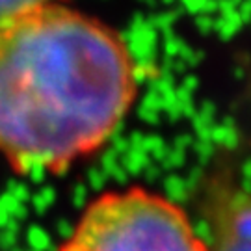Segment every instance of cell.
Returning a JSON list of instances; mask_svg holds the SVG:
<instances>
[{"mask_svg":"<svg viewBox=\"0 0 251 251\" xmlns=\"http://www.w3.org/2000/svg\"><path fill=\"white\" fill-rule=\"evenodd\" d=\"M138 95L116 30L60 2L0 23V156L19 175H62L100 151Z\"/></svg>","mask_w":251,"mask_h":251,"instance_id":"obj_1","label":"cell"},{"mask_svg":"<svg viewBox=\"0 0 251 251\" xmlns=\"http://www.w3.org/2000/svg\"><path fill=\"white\" fill-rule=\"evenodd\" d=\"M58 251H208V244L182 206L130 186L91 199Z\"/></svg>","mask_w":251,"mask_h":251,"instance_id":"obj_2","label":"cell"},{"mask_svg":"<svg viewBox=\"0 0 251 251\" xmlns=\"http://www.w3.org/2000/svg\"><path fill=\"white\" fill-rule=\"evenodd\" d=\"M203 212L210 231L208 251H251V188L218 171L203 192Z\"/></svg>","mask_w":251,"mask_h":251,"instance_id":"obj_3","label":"cell"},{"mask_svg":"<svg viewBox=\"0 0 251 251\" xmlns=\"http://www.w3.org/2000/svg\"><path fill=\"white\" fill-rule=\"evenodd\" d=\"M60 0H0V23L11 17H17L21 13H26L30 9L56 4Z\"/></svg>","mask_w":251,"mask_h":251,"instance_id":"obj_4","label":"cell"}]
</instances>
